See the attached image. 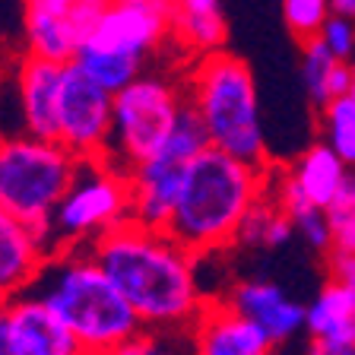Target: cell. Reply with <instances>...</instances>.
<instances>
[{
  "label": "cell",
  "instance_id": "cell-1",
  "mask_svg": "<svg viewBox=\"0 0 355 355\" xmlns=\"http://www.w3.org/2000/svg\"><path fill=\"white\" fill-rule=\"evenodd\" d=\"M89 251L137 311L143 327H193L213 298L203 292L197 273L203 257L187 251L165 229L127 219L89 244Z\"/></svg>",
  "mask_w": 355,
  "mask_h": 355
},
{
  "label": "cell",
  "instance_id": "cell-2",
  "mask_svg": "<svg viewBox=\"0 0 355 355\" xmlns=\"http://www.w3.org/2000/svg\"><path fill=\"white\" fill-rule=\"evenodd\" d=\"M270 168L273 165H251L216 146L200 149L187 165L165 232L197 257L235 248L244 216L270 187Z\"/></svg>",
  "mask_w": 355,
  "mask_h": 355
},
{
  "label": "cell",
  "instance_id": "cell-3",
  "mask_svg": "<svg viewBox=\"0 0 355 355\" xmlns=\"http://www.w3.org/2000/svg\"><path fill=\"white\" fill-rule=\"evenodd\" d=\"M32 292H38L58 311L60 320L80 336L89 355L105 352L143 330L137 311L127 304V298L118 292V286L111 282L89 248L54 251L38 273Z\"/></svg>",
  "mask_w": 355,
  "mask_h": 355
},
{
  "label": "cell",
  "instance_id": "cell-4",
  "mask_svg": "<svg viewBox=\"0 0 355 355\" xmlns=\"http://www.w3.org/2000/svg\"><path fill=\"white\" fill-rule=\"evenodd\" d=\"M184 96L207 127L209 146L251 165H270L257 83L241 58L222 48L193 58L184 80Z\"/></svg>",
  "mask_w": 355,
  "mask_h": 355
},
{
  "label": "cell",
  "instance_id": "cell-5",
  "mask_svg": "<svg viewBox=\"0 0 355 355\" xmlns=\"http://www.w3.org/2000/svg\"><path fill=\"white\" fill-rule=\"evenodd\" d=\"M171 42V7L162 0H105L73 64L108 92L146 70L149 58Z\"/></svg>",
  "mask_w": 355,
  "mask_h": 355
},
{
  "label": "cell",
  "instance_id": "cell-6",
  "mask_svg": "<svg viewBox=\"0 0 355 355\" xmlns=\"http://www.w3.org/2000/svg\"><path fill=\"white\" fill-rule=\"evenodd\" d=\"M76 168L80 155L58 137H35L29 130L0 137V209L35 229H48Z\"/></svg>",
  "mask_w": 355,
  "mask_h": 355
},
{
  "label": "cell",
  "instance_id": "cell-7",
  "mask_svg": "<svg viewBox=\"0 0 355 355\" xmlns=\"http://www.w3.org/2000/svg\"><path fill=\"white\" fill-rule=\"evenodd\" d=\"M130 219V178L111 159H80L76 178L48 222L51 251L89 248Z\"/></svg>",
  "mask_w": 355,
  "mask_h": 355
},
{
  "label": "cell",
  "instance_id": "cell-8",
  "mask_svg": "<svg viewBox=\"0 0 355 355\" xmlns=\"http://www.w3.org/2000/svg\"><path fill=\"white\" fill-rule=\"evenodd\" d=\"M184 105V83H175L159 70H143L137 80L114 92L111 140L105 159H111L124 171L140 165L146 155H153L168 140Z\"/></svg>",
  "mask_w": 355,
  "mask_h": 355
},
{
  "label": "cell",
  "instance_id": "cell-9",
  "mask_svg": "<svg viewBox=\"0 0 355 355\" xmlns=\"http://www.w3.org/2000/svg\"><path fill=\"white\" fill-rule=\"evenodd\" d=\"M207 146V127H203L197 111L184 105L178 124L171 127L168 140L153 155H146L140 165H133L127 171V178H130V219L153 225V229H165L171 209H175L181 181L187 175V165Z\"/></svg>",
  "mask_w": 355,
  "mask_h": 355
},
{
  "label": "cell",
  "instance_id": "cell-10",
  "mask_svg": "<svg viewBox=\"0 0 355 355\" xmlns=\"http://www.w3.org/2000/svg\"><path fill=\"white\" fill-rule=\"evenodd\" d=\"M111 108H114V92L98 86L73 60L64 64L58 98V140L67 149H73L80 159L108 155Z\"/></svg>",
  "mask_w": 355,
  "mask_h": 355
},
{
  "label": "cell",
  "instance_id": "cell-11",
  "mask_svg": "<svg viewBox=\"0 0 355 355\" xmlns=\"http://www.w3.org/2000/svg\"><path fill=\"white\" fill-rule=\"evenodd\" d=\"M102 3H67V0H26L22 10V35L26 54L70 64L80 51L86 32L98 16Z\"/></svg>",
  "mask_w": 355,
  "mask_h": 355
},
{
  "label": "cell",
  "instance_id": "cell-12",
  "mask_svg": "<svg viewBox=\"0 0 355 355\" xmlns=\"http://www.w3.org/2000/svg\"><path fill=\"white\" fill-rule=\"evenodd\" d=\"M7 355H89L60 314L38 292H22L3 304Z\"/></svg>",
  "mask_w": 355,
  "mask_h": 355
},
{
  "label": "cell",
  "instance_id": "cell-13",
  "mask_svg": "<svg viewBox=\"0 0 355 355\" xmlns=\"http://www.w3.org/2000/svg\"><path fill=\"white\" fill-rule=\"evenodd\" d=\"M222 298H225L241 318L254 320L276 346L292 343L298 333L304 330L308 304L295 302V298L273 279H260V276L238 279Z\"/></svg>",
  "mask_w": 355,
  "mask_h": 355
},
{
  "label": "cell",
  "instance_id": "cell-14",
  "mask_svg": "<svg viewBox=\"0 0 355 355\" xmlns=\"http://www.w3.org/2000/svg\"><path fill=\"white\" fill-rule=\"evenodd\" d=\"M51 254L44 229L0 209V302L7 304L10 298L29 292Z\"/></svg>",
  "mask_w": 355,
  "mask_h": 355
},
{
  "label": "cell",
  "instance_id": "cell-15",
  "mask_svg": "<svg viewBox=\"0 0 355 355\" xmlns=\"http://www.w3.org/2000/svg\"><path fill=\"white\" fill-rule=\"evenodd\" d=\"M276 343L254 320L241 318L222 295H213L193 324V355H273Z\"/></svg>",
  "mask_w": 355,
  "mask_h": 355
},
{
  "label": "cell",
  "instance_id": "cell-16",
  "mask_svg": "<svg viewBox=\"0 0 355 355\" xmlns=\"http://www.w3.org/2000/svg\"><path fill=\"white\" fill-rule=\"evenodd\" d=\"M64 64L22 54L16 64V92H19V111L26 130L35 137H58V98Z\"/></svg>",
  "mask_w": 355,
  "mask_h": 355
},
{
  "label": "cell",
  "instance_id": "cell-17",
  "mask_svg": "<svg viewBox=\"0 0 355 355\" xmlns=\"http://www.w3.org/2000/svg\"><path fill=\"white\" fill-rule=\"evenodd\" d=\"M304 333L327 346H355V286L327 276L318 295L308 302Z\"/></svg>",
  "mask_w": 355,
  "mask_h": 355
},
{
  "label": "cell",
  "instance_id": "cell-18",
  "mask_svg": "<svg viewBox=\"0 0 355 355\" xmlns=\"http://www.w3.org/2000/svg\"><path fill=\"white\" fill-rule=\"evenodd\" d=\"M349 171L352 168H349L340 155L320 140V143H314V146L304 149V153L295 159V165L286 168V175L292 178V184L298 187V193L308 200L311 207L327 209L333 200L340 197Z\"/></svg>",
  "mask_w": 355,
  "mask_h": 355
},
{
  "label": "cell",
  "instance_id": "cell-19",
  "mask_svg": "<svg viewBox=\"0 0 355 355\" xmlns=\"http://www.w3.org/2000/svg\"><path fill=\"white\" fill-rule=\"evenodd\" d=\"M302 83L314 108H324L327 102L340 96H349L352 83V64L333 58L330 48L318 38L302 42Z\"/></svg>",
  "mask_w": 355,
  "mask_h": 355
},
{
  "label": "cell",
  "instance_id": "cell-20",
  "mask_svg": "<svg viewBox=\"0 0 355 355\" xmlns=\"http://www.w3.org/2000/svg\"><path fill=\"white\" fill-rule=\"evenodd\" d=\"M292 235H295V222L276 203V197L270 193V187H266V193L251 207V213L244 216L235 244L273 251V248H282V244L292 241Z\"/></svg>",
  "mask_w": 355,
  "mask_h": 355
},
{
  "label": "cell",
  "instance_id": "cell-21",
  "mask_svg": "<svg viewBox=\"0 0 355 355\" xmlns=\"http://www.w3.org/2000/svg\"><path fill=\"white\" fill-rule=\"evenodd\" d=\"M171 42L191 58L213 54L225 44L222 10H171Z\"/></svg>",
  "mask_w": 355,
  "mask_h": 355
},
{
  "label": "cell",
  "instance_id": "cell-22",
  "mask_svg": "<svg viewBox=\"0 0 355 355\" xmlns=\"http://www.w3.org/2000/svg\"><path fill=\"white\" fill-rule=\"evenodd\" d=\"M98 355H193V327H168V330L143 327Z\"/></svg>",
  "mask_w": 355,
  "mask_h": 355
},
{
  "label": "cell",
  "instance_id": "cell-23",
  "mask_svg": "<svg viewBox=\"0 0 355 355\" xmlns=\"http://www.w3.org/2000/svg\"><path fill=\"white\" fill-rule=\"evenodd\" d=\"M320 114V140L340 155L349 168H355V102L340 96L318 108Z\"/></svg>",
  "mask_w": 355,
  "mask_h": 355
},
{
  "label": "cell",
  "instance_id": "cell-24",
  "mask_svg": "<svg viewBox=\"0 0 355 355\" xmlns=\"http://www.w3.org/2000/svg\"><path fill=\"white\" fill-rule=\"evenodd\" d=\"M333 235V254H355V168L349 171L340 197L327 207Z\"/></svg>",
  "mask_w": 355,
  "mask_h": 355
},
{
  "label": "cell",
  "instance_id": "cell-25",
  "mask_svg": "<svg viewBox=\"0 0 355 355\" xmlns=\"http://www.w3.org/2000/svg\"><path fill=\"white\" fill-rule=\"evenodd\" d=\"M333 7L330 0H282V16H286V26L292 29V35L298 42H308V38H318L324 22L330 19Z\"/></svg>",
  "mask_w": 355,
  "mask_h": 355
},
{
  "label": "cell",
  "instance_id": "cell-26",
  "mask_svg": "<svg viewBox=\"0 0 355 355\" xmlns=\"http://www.w3.org/2000/svg\"><path fill=\"white\" fill-rule=\"evenodd\" d=\"M292 222H295V235H302L318 254H333V235H330L327 209L308 207V209H302L298 216H292Z\"/></svg>",
  "mask_w": 355,
  "mask_h": 355
},
{
  "label": "cell",
  "instance_id": "cell-27",
  "mask_svg": "<svg viewBox=\"0 0 355 355\" xmlns=\"http://www.w3.org/2000/svg\"><path fill=\"white\" fill-rule=\"evenodd\" d=\"M320 42L330 48L333 58L352 64L355 60V19L352 16L330 13V19H327L324 29H320Z\"/></svg>",
  "mask_w": 355,
  "mask_h": 355
},
{
  "label": "cell",
  "instance_id": "cell-28",
  "mask_svg": "<svg viewBox=\"0 0 355 355\" xmlns=\"http://www.w3.org/2000/svg\"><path fill=\"white\" fill-rule=\"evenodd\" d=\"M302 355H355V346H327V343L308 340V349Z\"/></svg>",
  "mask_w": 355,
  "mask_h": 355
},
{
  "label": "cell",
  "instance_id": "cell-29",
  "mask_svg": "<svg viewBox=\"0 0 355 355\" xmlns=\"http://www.w3.org/2000/svg\"><path fill=\"white\" fill-rule=\"evenodd\" d=\"M330 7H333V13L352 16L355 19V0H330Z\"/></svg>",
  "mask_w": 355,
  "mask_h": 355
},
{
  "label": "cell",
  "instance_id": "cell-30",
  "mask_svg": "<svg viewBox=\"0 0 355 355\" xmlns=\"http://www.w3.org/2000/svg\"><path fill=\"white\" fill-rule=\"evenodd\" d=\"M0 355H7V314H3V302H0Z\"/></svg>",
  "mask_w": 355,
  "mask_h": 355
},
{
  "label": "cell",
  "instance_id": "cell-31",
  "mask_svg": "<svg viewBox=\"0 0 355 355\" xmlns=\"http://www.w3.org/2000/svg\"><path fill=\"white\" fill-rule=\"evenodd\" d=\"M349 98L355 102V60H352V83H349Z\"/></svg>",
  "mask_w": 355,
  "mask_h": 355
},
{
  "label": "cell",
  "instance_id": "cell-32",
  "mask_svg": "<svg viewBox=\"0 0 355 355\" xmlns=\"http://www.w3.org/2000/svg\"><path fill=\"white\" fill-rule=\"evenodd\" d=\"M67 3H105V0H67Z\"/></svg>",
  "mask_w": 355,
  "mask_h": 355
},
{
  "label": "cell",
  "instance_id": "cell-33",
  "mask_svg": "<svg viewBox=\"0 0 355 355\" xmlns=\"http://www.w3.org/2000/svg\"><path fill=\"white\" fill-rule=\"evenodd\" d=\"M162 3H165V7H175V3H178V0H162Z\"/></svg>",
  "mask_w": 355,
  "mask_h": 355
}]
</instances>
